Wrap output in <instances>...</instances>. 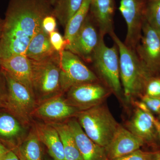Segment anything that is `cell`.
Masks as SVG:
<instances>
[{"label": "cell", "mask_w": 160, "mask_h": 160, "mask_svg": "<svg viewBox=\"0 0 160 160\" xmlns=\"http://www.w3.org/2000/svg\"><path fill=\"white\" fill-rule=\"evenodd\" d=\"M53 8L47 0H10L3 19L0 58L25 54L32 38L42 28Z\"/></svg>", "instance_id": "cell-1"}, {"label": "cell", "mask_w": 160, "mask_h": 160, "mask_svg": "<svg viewBox=\"0 0 160 160\" xmlns=\"http://www.w3.org/2000/svg\"><path fill=\"white\" fill-rule=\"evenodd\" d=\"M111 37L119 52L120 74L123 94L128 102L145 94V88L151 78L145 69L135 50L127 47L115 33Z\"/></svg>", "instance_id": "cell-2"}, {"label": "cell", "mask_w": 160, "mask_h": 160, "mask_svg": "<svg viewBox=\"0 0 160 160\" xmlns=\"http://www.w3.org/2000/svg\"><path fill=\"white\" fill-rule=\"evenodd\" d=\"M80 126L86 134L99 146L106 148L119 125L106 106L102 104L78 113Z\"/></svg>", "instance_id": "cell-3"}, {"label": "cell", "mask_w": 160, "mask_h": 160, "mask_svg": "<svg viewBox=\"0 0 160 160\" xmlns=\"http://www.w3.org/2000/svg\"><path fill=\"white\" fill-rule=\"evenodd\" d=\"M99 80L111 92L121 97L123 94L120 74L118 49L114 43L112 47L106 46L104 38L100 41L92 59Z\"/></svg>", "instance_id": "cell-4"}, {"label": "cell", "mask_w": 160, "mask_h": 160, "mask_svg": "<svg viewBox=\"0 0 160 160\" xmlns=\"http://www.w3.org/2000/svg\"><path fill=\"white\" fill-rule=\"evenodd\" d=\"M59 58L60 86L62 91H68L79 84L99 82L95 73L71 52L66 49L61 51Z\"/></svg>", "instance_id": "cell-5"}, {"label": "cell", "mask_w": 160, "mask_h": 160, "mask_svg": "<svg viewBox=\"0 0 160 160\" xmlns=\"http://www.w3.org/2000/svg\"><path fill=\"white\" fill-rule=\"evenodd\" d=\"M31 61L34 90L44 96L61 90L59 52L46 59Z\"/></svg>", "instance_id": "cell-6"}, {"label": "cell", "mask_w": 160, "mask_h": 160, "mask_svg": "<svg viewBox=\"0 0 160 160\" xmlns=\"http://www.w3.org/2000/svg\"><path fill=\"white\" fill-rule=\"evenodd\" d=\"M146 4V0H120L119 10L127 25L124 43L134 50L142 38Z\"/></svg>", "instance_id": "cell-7"}, {"label": "cell", "mask_w": 160, "mask_h": 160, "mask_svg": "<svg viewBox=\"0 0 160 160\" xmlns=\"http://www.w3.org/2000/svg\"><path fill=\"white\" fill-rule=\"evenodd\" d=\"M135 51L151 77L160 76V35L146 20L143 24L142 38Z\"/></svg>", "instance_id": "cell-8"}, {"label": "cell", "mask_w": 160, "mask_h": 160, "mask_svg": "<svg viewBox=\"0 0 160 160\" xmlns=\"http://www.w3.org/2000/svg\"><path fill=\"white\" fill-rule=\"evenodd\" d=\"M104 37L89 14L65 49L76 55L81 59L91 63L93 55Z\"/></svg>", "instance_id": "cell-9"}, {"label": "cell", "mask_w": 160, "mask_h": 160, "mask_svg": "<svg viewBox=\"0 0 160 160\" xmlns=\"http://www.w3.org/2000/svg\"><path fill=\"white\" fill-rule=\"evenodd\" d=\"M6 79L7 91L6 106L12 112L22 119L27 120L33 109V94L26 86L18 82L2 69Z\"/></svg>", "instance_id": "cell-10"}, {"label": "cell", "mask_w": 160, "mask_h": 160, "mask_svg": "<svg viewBox=\"0 0 160 160\" xmlns=\"http://www.w3.org/2000/svg\"><path fill=\"white\" fill-rule=\"evenodd\" d=\"M134 103L137 108L127 124L128 130L145 143L153 142L160 139L159 121L142 101Z\"/></svg>", "instance_id": "cell-11"}, {"label": "cell", "mask_w": 160, "mask_h": 160, "mask_svg": "<svg viewBox=\"0 0 160 160\" xmlns=\"http://www.w3.org/2000/svg\"><path fill=\"white\" fill-rule=\"evenodd\" d=\"M111 91L99 82L83 83L68 90L72 106L80 110H85L102 104Z\"/></svg>", "instance_id": "cell-12"}, {"label": "cell", "mask_w": 160, "mask_h": 160, "mask_svg": "<svg viewBox=\"0 0 160 160\" xmlns=\"http://www.w3.org/2000/svg\"><path fill=\"white\" fill-rule=\"evenodd\" d=\"M145 143L142 139L119 125L111 142L105 148L106 156L109 160L124 156L139 149Z\"/></svg>", "instance_id": "cell-13"}, {"label": "cell", "mask_w": 160, "mask_h": 160, "mask_svg": "<svg viewBox=\"0 0 160 160\" xmlns=\"http://www.w3.org/2000/svg\"><path fill=\"white\" fill-rule=\"evenodd\" d=\"M2 69L26 86L33 94L32 65L26 55H15L2 60Z\"/></svg>", "instance_id": "cell-14"}, {"label": "cell", "mask_w": 160, "mask_h": 160, "mask_svg": "<svg viewBox=\"0 0 160 160\" xmlns=\"http://www.w3.org/2000/svg\"><path fill=\"white\" fill-rule=\"evenodd\" d=\"M74 136L83 160H108L105 148L94 142L86 134L78 122L70 120L67 123Z\"/></svg>", "instance_id": "cell-15"}, {"label": "cell", "mask_w": 160, "mask_h": 160, "mask_svg": "<svg viewBox=\"0 0 160 160\" xmlns=\"http://www.w3.org/2000/svg\"><path fill=\"white\" fill-rule=\"evenodd\" d=\"M89 13L102 36L115 33L114 0H91Z\"/></svg>", "instance_id": "cell-16"}, {"label": "cell", "mask_w": 160, "mask_h": 160, "mask_svg": "<svg viewBox=\"0 0 160 160\" xmlns=\"http://www.w3.org/2000/svg\"><path fill=\"white\" fill-rule=\"evenodd\" d=\"M80 110L60 97L52 98L38 107L36 114L47 119H64L78 113Z\"/></svg>", "instance_id": "cell-17"}, {"label": "cell", "mask_w": 160, "mask_h": 160, "mask_svg": "<svg viewBox=\"0 0 160 160\" xmlns=\"http://www.w3.org/2000/svg\"><path fill=\"white\" fill-rule=\"evenodd\" d=\"M58 52L52 46L49 34L42 27L32 38L29 42L25 55L29 59L39 61L53 56Z\"/></svg>", "instance_id": "cell-18"}, {"label": "cell", "mask_w": 160, "mask_h": 160, "mask_svg": "<svg viewBox=\"0 0 160 160\" xmlns=\"http://www.w3.org/2000/svg\"><path fill=\"white\" fill-rule=\"evenodd\" d=\"M37 134L40 141L44 143L49 154L54 160H65V153L59 135L51 125H39Z\"/></svg>", "instance_id": "cell-19"}, {"label": "cell", "mask_w": 160, "mask_h": 160, "mask_svg": "<svg viewBox=\"0 0 160 160\" xmlns=\"http://www.w3.org/2000/svg\"><path fill=\"white\" fill-rule=\"evenodd\" d=\"M51 125L56 129L59 135L64 148L65 160H83L68 124L54 123Z\"/></svg>", "instance_id": "cell-20"}, {"label": "cell", "mask_w": 160, "mask_h": 160, "mask_svg": "<svg viewBox=\"0 0 160 160\" xmlns=\"http://www.w3.org/2000/svg\"><path fill=\"white\" fill-rule=\"evenodd\" d=\"M90 2L91 0H83L80 8L65 26L64 38L66 40V45L71 42L89 15Z\"/></svg>", "instance_id": "cell-21"}, {"label": "cell", "mask_w": 160, "mask_h": 160, "mask_svg": "<svg viewBox=\"0 0 160 160\" xmlns=\"http://www.w3.org/2000/svg\"><path fill=\"white\" fill-rule=\"evenodd\" d=\"M83 0H58L52 14L65 27L69 19L80 8Z\"/></svg>", "instance_id": "cell-22"}, {"label": "cell", "mask_w": 160, "mask_h": 160, "mask_svg": "<svg viewBox=\"0 0 160 160\" xmlns=\"http://www.w3.org/2000/svg\"><path fill=\"white\" fill-rule=\"evenodd\" d=\"M22 131L19 122L12 115L0 113V138L12 142L18 137Z\"/></svg>", "instance_id": "cell-23"}, {"label": "cell", "mask_w": 160, "mask_h": 160, "mask_svg": "<svg viewBox=\"0 0 160 160\" xmlns=\"http://www.w3.org/2000/svg\"><path fill=\"white\" fill-rule=\"evenodd\" d=\"M40 140L37 133H31L21 147V151L26 160H42Z\"/></svg>", "instance_id": "cell-24"}, {"label": "cell", "mask_w": 160, "mask_h": 160, "mask_svg": "<svg viewBox=\"0 0 160 160\" xmlns=\"http://www.w3.org/2000/svg\"><path fill=\"white\" fill-rule=\"evenodd\" d=\"M145 20L160 35V0H150L146 4Z\"/></svg>", "instance_id": "cell-25"}, {"label": "cell", "mask_w": 160, "mask_h": 160, "mask_svg": "<svg viewBox=\"0 0 160 160\" xmlns=\"http://www.w3.org/2000/svg\"><path fill=\"white\" fill-rule=\"evenodd\" d=\"M156 152L138 149L129 154L110 160H154Z\"/></svg>", "instance_id": "cell-26"}, {"label": "cell", "mask_w": 160, "mask_h": 160, "mask_svg": "<svg viewBox=\"0 0 160 160\" xmlns=\"http://www.w3.org/2000/svg\"><path fill=\"white\" fill-rule=\"evenodd\" d=\"M145 94L151 97L160 98V76L149 78L146 84Z\"/></svg>", "instance_id": "cell-27"}, {"label": "cell", "mask_w": 160, "mask_h": 160, "mask_svg": "<svg viewBox=\"0 0 160 160\" xmlns=\"http://www.w3.org/2000/svg\"><path fill=\"white\" fill-rule=\"evenodd\" d=\"M49 37L52 46L55 51L60 52L65 50L66 45V40L58 32L55 31L50 32Z\"/></svg>", "instance_id": "cell-28"}, {"label": "cell", "mask_w": 160, "mask_h": 160, "mask_svg": "<svg viewBox=\"0 0 160 160\" xmlns=\"http://www.w3.org/2000/svg\"><path fill=\"white\" fill-rule=\"evenodd\" d=\"M142 102L148 107L152 112L160 114V98L148 96L146 94L141 97Z\"/></svg>", "instance_id": "cell-29"}, {"label": "cell", "mask_w": 160, "mask_h": 160, "mask_svg": "<svg viewBox=\"0 0 160 160\" xmlns=\"http://www.w3.org/2000/svg\"><path fill=\"white\" fill-rule=\"evenodd\" d=\"M57 26V19L52 14L48 15L43 19L42 27L48 34L56 31Z\"/></svg>", "instance_id": "cell-30"}, {"label": "cell", "mask_w": 160, "mask_h": 160, "mask_svg": "<svg viewBox=\"0 0 160 160\" xmlns=\"http://www.w3.org/2000/svg\"><path fill=\"white\" fill-rule=\"evenodd\" d=\"M2 72H1L0 74V100L5 99L6 93L5 92V89L6 87V79Z\"/></svg>", "instance_id": "cell-31"}, {"label": "cell", "mask_w": 160, "mask_h": 160, "mask_svg": "<svg viewBox=\"0 0 160 160\" xmlns=\"http://www.w3.org/2000/svg\"><path fill=\"white\" fill-rule=\"evenodd\" d=\"M9 151L8 148L0 142V160H2Z\"/></svg>", "instance_id": "cell-32"}, {"label": "cell", "mask_w": 160, "mask_h": 160, "mask_svg": "<svg viewBox=\"0 0 160 160\" xmlns=\"http://www.w3.org/2000/svg\"><path fill=\"white\" fill-rule=\"evenodd\" d=\"M2 160H19L14 152L10 150Z\"/></svg>", "instance_id": "cell-33"}, {"label": "cell", "mask_w": 160, "mask_h": 160, "mask_svg": "<svg viewBox=\"0 0 160 160\" xmlns=\"http://www.w3.org/2000/svg\"><path fill=\"white\" fill-rule=\"evenodd\" d=\"M3 23H4L3 20L0 19V40H1L2 33Z\"/></svg>", "instance_id": "cell-34"}, {"label": "cell", "mask_w": 160, "mask_h": 160, "mask_svg": "<svg viewBox=\"0 0 160 160\" xmlns=\"http://www.w3.org/2000/svg\"><path fill=\"white\" fill-rule=\"evenodd\" d=\"M48 2L52 6H54L56 3L57 2L58 0H47Z\"/></svg>", "instance_id": "cell-35"}, {"label": "cell", "mask_w": 160, "mask_h": 160, "mask_svg": "<svg viewBox=\"0 0 160 160\" xmlns=\"http://www.w3.org/2000/svg\"><path fill=\"white\" fill-rule=\"evenodd\" d=\"M154 160H160V151L157 152Z\"/></svg>", "instance_id": "cell-36"}, {"label": "cell", "mask_w": 160, "mask_h": 160, "mask_svg": "<svg viewBox=\"0 0 160 160\" xmlns=\"http://www.w3.org/2000/svg\"><path fill=\"white\" fill-rule=\"evenodd\" d=\"M2 59L0 58V69H2Z\"/></svg>", "instance_id": "cell-37"}, {"label": "cell", "mask_w": 160, "mask_h": 160, "mask_svg": "<svg viewBox=\"0 0 160 160\" xmlns=\"http://www.w3.org/2000/svg\"><path fill=\"white\" fill-rule=\"evenodd\" d=\"M76 160L69 159V160Z\"/></svg>", "instance_id": "cell-38"}, {"label": "cell", "mask_w": 160, "mask_h": 160, "mask_svg": "<svg viewBox=\"0 0 160 160\" xmlns=\"http://www.w3.org/2000/svg\"><path fill=\"white\" fill-rule=\"evenodd\" d=\"M159 117H160V114L159 115Z\"/></svg>", "instance_id": "cell-39"}, {"label": "cell", "mask_w": 160, "mask_h": 160, "mask_svg": "<svg viewBox=\"0 0 160 160\" xmlns=\"http://www.w3.org/2000/svg\"><path fill=\"white\" fill-rule=\"evenodd\" d=\"M21 160H23V159H21Z\"/></svg>", "instance_id": "cell-40"}]
</instances>
